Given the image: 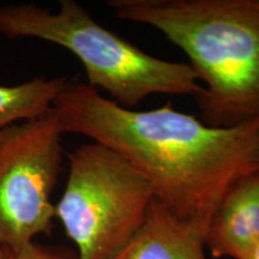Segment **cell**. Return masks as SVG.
Instances as JSON below:
<instances>
[{
    "instance_id": "obj_5",
    "label": "cell",
    "mask_w": 259,
    "mask_h": 259,
    "mask_svg": "<svg viewBox=\"0 0 259 259\" xmlns=\"http://www.w3.org/2000/svg\"><path fill=\"white\" fill-rule=\"evenodd\" d=\"M63 131L50 112L0 132V246L15 252L50 235L63 167Z\"/></svg>"
},
{
    "instance_id": "obj_10",
    "label": "cell",
    "mask_w": 259,
    "mask_h": 259,
    "mask_svg": "<svg viewBox=\"0 0 259 259\" xmlns=\"http://www.w3.org/2000/svg\"><path fill=\"white\" fill-rule=\"evenodd\" d=\"M0 259H11V254L10 251L0 246Z\"/></svg>"
},
{
    "instance_id": "obj_11",
    "label": "cell",
    "mask_w": 259,
    "mask_h": 259,
    "mask_svg": "<svg viewBox=\"0 0 259 259\" xmlns=\"http://www.w3.org/2000/svg\"><path fill=\"white\" fill-rule=\"evenodd\" d=\"M251 259H259V244L257 246V248H255L253 254H252V258Z\"/></svg>"
},
{
    "instance_id": "obj_8",
    "label": "cell",
    "mask_w": 259,
    "mask_h": 259,
    "mask_svg": "<svg viewBox=\"0 0 259 259\" xmlns=\"http://www.w3.org/2000/svg\"><path fill=\"white\" fill-rule=\"evenodd\" d=\"M65 82L64 77H58L35 78L11 87L0 84V132L47 115Z\"/></svg>"
},
{
    "instance_id": "obj_2",
    "label": "cell",
    "mask_w": 259,
    "mask_h": 259,
    "mask_svg": "<svg viewBox=\"0 0 259 259\" xmlns=\"http://www.w3.org/2000/svg\"><path fill=\"white\" fill-rule=\"evenodd\" d=\"M118 19L157 29L189 58L200 121L259 120V0H108Z\"/></svg>"
},
{
    "instance_id": "obj_1",
    "label": "cell",
    "mask_w": 259,
    "mask_h": 259,
    "mask_svg": "<svg viewBox=\"0 0 259 259\" xmlns=\"http://www.w3.org/2000/svg\"><path fill=\"white\" fill-rule=\"evenodd\" d=\"M63 134H77L128 161L155 198L205 239L216 209L240 178L259 169V120L211 127L169 103L150 111L116 105L66 80L52 106Z\"/></svg>"
},
{
    "instance_id": "obj_7",
    "label": "cell",
    "mask_w": 259,
    "mask_h": 259,
    "mask_svg": "<svg viewBox=\"0 0 259 259\" xmlns=\"http://www.w3.org/2000/svg\"><path fill=\"white\" fill-rule=\"evenodd\" d=\"M113 259H208L198 232L168 210L156 198L149 205L143 225Z\"/></svg>"
},
{
    "instance_id": "obj_12",
    "label": "cell",
    "mask_w": 259,
    "mask_h": 259,
    "mask_svg": "<svg viewBox=\"0 0 259 259\" xmlns=\"http://www.w3.org/2000/svg\"><path fill=\"white\" fill-rule=\"evenodd\" d=\"M258 148H259V131H258Z\"/></svg>"
},
{
    "instance_id": "obj_6",
    "label": "cell",
    "mask_w": 259,
    "mask_h": 259,
    "mask_svg": "<svg viewBox=\"0 0 259 259\" xmlns=\"http://www.w3.org/2000/svg\"><path fill=\"white\" fill-rule=\"evenodd\" d=\"M204 242L215 258H252L259 244V169L240 178L226 193Z\"/></svg>"
},
{
    "instance_id": "obj_9",
    "label": "cell",
    "mask_w": 259,
    "mask_h": 259,
    "mask_svg": "<svg viewBox=\"0 0 259 259\" xmlns=\"http://www.w3.org/2000/svg\"><path fill=\"white\" fill-rule=\"evenodd\" d=\"M10 254H11V259H69L51 248L36 244L35 241L18 251H10Z\"/></svg>"
},
{
    "instance_id": "obj_3",
    "label": "cell",
    "mask_w": 259,
    "mask_h": 259,
    "mask_svg": "<svg viewBox=\"0 0 259 259\" xmlns=\"http://www.w3.org/2000/svg\"><path fill=\"white\" fill-rule=\"evenodd\" d=\"M59 10L34 3L0 6V35L31 37L64 47L82 63L89 87L103 90L112 101L132 109L155 94L202 93L198 77L187 63L158 59L115 32L103 28L74 0H60Z\"/></svg>"
},
{
    "instance_id": "obj_4",
    "label": "cell",
    "mask_w": 259,
    "mask_h": 259,
    "mask_svg": "<svg viewBox=\"0 0 259 259\" xmlns=\"http://www.w3.org/2000/svg\"><path fill=\"white\" fill-rule=\"evenodd\" d=\"M154 198L150 183L128 161L90 142L69 154L56 218L76 245V259H113L143 225Z\"/></svg>"
}]
</instances>
